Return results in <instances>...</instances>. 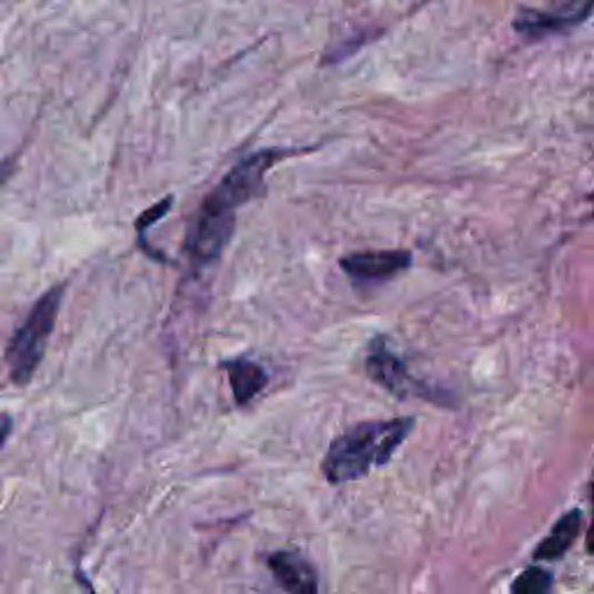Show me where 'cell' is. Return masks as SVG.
<instances>
[{
    "label": "cell",
    "instance_id": "cell-5",
    "mask_svg": "<svg viewBox=\"0 0 594 594\" xmlns=\"http://www.w3.org/2000/svg\"><path fill=\"white\" fill-rule=\"evenodd\" d=\"M368 374L374 383L383 385L385 391L393 393L400 400L409 397H430V391L423 383L413 379L404 365V360L385 346L383 340H379L368 355Z\"/></svg>",
    "mask_w": 594,
    "mask_h": 594
},
{
    "label": "cell",
    "instance_id": "cell-1",
    "mask_svg": "<svg viewBox=\"0 0 594 594\" xmlns=\"http://www.w3.org/2000/svg\"><path fill=\"white\" fill-rule=\"evenodd\" d=\"M413 425H416L413 419H393L360 423L346 430L338 439H332L325 453V479L332 485H344L368 476L374 470H381L397 453Z\"/></svg>",
    "mask_w": 594,
    "mask_h": 594
},
{
    "label": "cell",
    "instance_id": "cell-9",
    "mask_svg": "<svg viewBox=\"0 0 594 594\" xmlns=\"http://www.w3.org/2000/svg\"><path fill=\"white\" fill-rule=\"evenodd\" d=\"M583 530V513L578 509L564 513L562 519L555 523V527L551 530V534L544 538V544H541L534 551L536 562H548V560H560L566 551L574 546L576 536Z\"/></svg>",
    "mask_w": 594,
    "mask_h": 594
},
{
    "label": "cell",
    "instance_id": "cell-11",
    "mask_svg": "<svg viewBox=\"0 0 594 594\" xmlns=\"http://www.w3.org/2000/svg\"><path fill=\"white\" fill-rule=\"evenodd\" d=\"M170 207H172V198H165V200H161L157 207H151V210H147L144 214H140V219L135 221L138 232H142V230H147L149 225L157 223V221L170 210Z\"/></svg>",
    "mask_w": 594,
    "mask_h": 594
},
{
    "label": "cell",
    "instance_id": "cell-13",
    "mask_svg": "<svg viewBox=\"0 0 594 594\" xmlns=\"http://www.w3.org/2000/svg\"><path fill=\"white\" fill-rule=\"evenodd\" d=\"M14 172V159H0V187H3Z\"/></svg>",
    "mask_w": 594,
    "mask_h": 594
},
{
    "label": "cell",
    "instance_id": "cell-12",
    "mask_svg": "<svg viewBox=\"0 0 594 594\" xmlns=\"http://www.w3.org/2000/svg\"><path fill=\"white\" fill-rule=\"evenodd\" d=\"M12 430H14V419L10 416V413L0 411V451H3V446H6V442L10 439Z\"/></svg>",
    "mask_w": 594,
    "mask_h": 594
},
{
    "label": "cell",
    "instance_id": "cell-6",
    "mask_svg": "<svg viewBox=\"0 0 594 594\" xmlns=\"http://www.w3.org/2000/svg\"><path fill=\"white\" fill-rule=\"evenodd\" d=\"M409 265H411V253L400 249L349 253L340 261V268L358 283L385 281L404 272Z\"/></svg>",
    "mask_w": 594,
    "mask_h": 594
},
{
    "label": "cell",
    "instance_id": "cell-8",
    "mask_svg": "<svg viewBox=\"0 0 594 594\" xmlns=\"http://www.w3.org/2000/svg\"><path fill=\"white\" fill-rule=\"evenodd\" d=\"M221 368L228 372L232 395H235V402L240 406L249 404L268 385V372L246 358L223 360Z\"/></svg>",
    "mask_w": 594,
    "mask_h": 594
},
{
    "label": "cell",
    "instance_id": "cell-4",
    "mask_svg": "<svg viewBox=\"0 0 594 594\" xmlns=\"http://www.w3.org/2000/svg\"><path fill=\"white\" fill-rule=\"evenodd\" d=\"M592 14V0H555L544 10L519 8L513 17V31L527 40H544L570 33Z\"/></svg>",
    "mask_w": 594,
    "mask_h": 594
},
{
    "label": "cell",
    "instance_id": "cell-2",
    "mask_svg": "<svg viewBox=\"0 0 594 594\" xmlns=\"http://www.w3.org/2000/svg\"><path fill=\"white\" fill-rule=\"evenodd\" d=\"M66 295V283H59V286L49 289L26 316L21 328L12 334V340L6 349V363H8V374L10 381L19 389L29 385L42 365L47 344L51 332H54L59 312H61V302Z\"/></svg>",
    "mask_w": 594,
    "mask_h": 594
},
{
    "label": "cell",
    "instance_id": "cell-10",
    "mask_svg": "<svg viewBox=\"0 0 594 594\" xmlns=\"http://www.w3.org/2000/svg\"><path fill=\"white\" fill-rule=\"evenodd\" d=\"M553 590V574L541 570V566H530L519 578L511 583L513 594H546Z\"/></svg>",
    "mask_w": 594,
    "mask_h": 594
},
{
    "label": "cell",
    "instance_id": "cell-3",
    "mask_svg": "<svg viewBox=\"0 0 594 594\" xmlns=\"http://www.w3.org/2000/svg\"><path fill=\"white\" fill-rule=\"evenodd\" d=\"M293 157V149H263L255 151L232 168L221 184L204 198L200 217L235 221V210L249 200L265 193V177L274 163Z\"/></svg>",
    "mask_w": 594,
    "mask_h": 594
},
{
    "label": "cell",
    "instance_id": "cell-7",
    "mask_svg": "<svg viewBox=\"0 0 594 594\" xmlns=\"http://www.w3.org/2000/svg\"><path fill=\"white\" fill-rule=\"evenodd\" d=\"M268 566L279 583L286 592L295 594H314L319 590V576L312 564H309L298 553H272L268 557Z\"/></svg>",
    "mask_w": 594,
    "mask_h": 594
}]
</instances>
